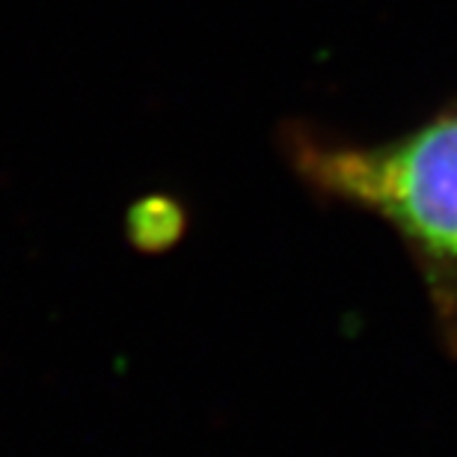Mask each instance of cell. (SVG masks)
<instances>
[{"instance_id": "obj_1", "label": "cell", "mask_w": 457, "mask_h": 457, "mask_svg": "<svg viewBox=\"0 0 457 457\" xmlns=\"http://www.w3.org/2000/svg\"><path fill=\"white\" fill-rule=\"evenodd\" d=\"M282 145L315 196L374 217L404 244L457 360V102L383 140L291 125Z\"/></svg>"}]
</instances>
